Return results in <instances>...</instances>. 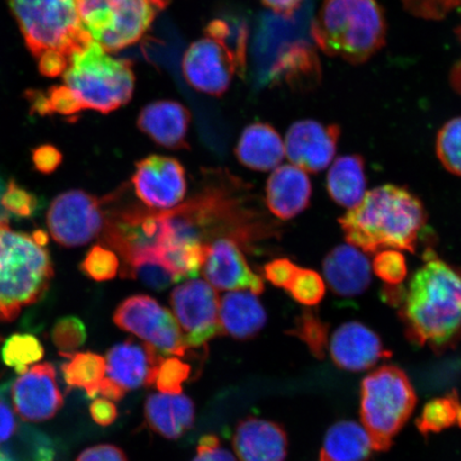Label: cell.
<instances>
[{
    "instance_id": "6da1fadb",
    "label": "cell",
    "mask_w": 461,
    "mask_h": 461,
    "mask_svg": "<svg viewBox=\"0 0 461 461\" xmlns=\"http://www.w3.org/2000/svg\"><path fill=\"white\" fill-rule=\"evenodd\" d=\"M424 259L409 282L399 315L409 341L442 354L461 339V268L430 248Z\"/></svg>"
},
{
    "instance_id": "7a4b0ae2",
    "label": "cell",
    "mask_w": 461,
    "mask_h": 461,
    "mask_svg": "<svg viewBox=\"0 0 461 461\" xmlns=\"http://www.w3.org/2000/svg\"><path fill=\"white\" fill-rule=\"evenodd\" d=\"M62 75L63 84L36 102L38 112L73 115L86 109L109 113L126 105L134 94L131 62L113 58L95 41L74 51Z\"/></svg>"
},
{
    "instance_id": "3957f363",
    "label": "cell",
    "mask_w": 461,
    "mask_h": 461,
    "mask_svg": "<svg viewBox=\"0 0 461 461\" xmlns=\"http://www.w3.org/2000/svg\"><path fill=\"white\" fill-rule=\"evenodd\" d=\"M339 223L346 241L363 253L384 249L416 253L428 212L411 190L388 184L367 192Z\"/></svg>"
},
{
    "instance_id": "277c9868",
    "label": "cell",
    "mask_w": 461,
    "mask_h": 461,
    "mask_svg": "<svg viewBox=\"0 0 461 461\" xmlns=\"http://www.w3.org/2000/svg\"><path fill=\"white\" fill-rule=\"evenodd\" d=\"M26 43L45 77L66 71L74 51L92 41L80 22L78 0H9Z\"/></svg>"
},
{
    "instance_id": "5b68a950",
    "label": "cell",
    "mask_w": 461,
    "mask_h": 461,
    "mask_svg": "<svg viewBox=\"0 0 461 461\" xmlns=\"http://www.w3.org/2000/svg\"><path fill=\"white\" fill-rule=\"evenodd\" d=\"M311 34L326 55L361 65L384 48L387 22L377 0H324Z\"/></svg>"
},
{
    "instance_id": "8992f818",
    "label": "cell",
    "mask_w": 461,
    "mask_h": 461,
    "mask_svg": "<svg viewBox=\"0 0 461 461\" xmlns=\"http://www.w3.org/2000/svg\"><path fill=\"white\" fill-rule=\"evenodd\" d=\"M53 274L45 247L0 218V321H14L23 308L38 302Z\"/></svg>"
},
{
    "instance_id": "52a82bcc",
    "label": "cell",
    "mask_w": 461,
    "mask_h": 461,
    "mask_svg": "<svg viewBox=\"0 0 461 461\" xmlns=\"http://www.w3.org/2000/svg\"><path fill=\"white\" fill-rule=\"evenodd\" d=\"M247 32L234 31L228 22L214 20L205 36L189 46L182 68L187 83L202 94L221 96L235 74L245 70Z\"/></svg>"
},
{
    "instance_id": "ba28073f",
    "label": "cell",
    "mask_w": 461,
    "mask_h": 461,
    "mask_svg": "<svg viewBox=\"0 0 461 461\" xmlns=\"http://www.w3.org/2000/svg\"><path fill=\"white\" fill-rule=\"evenodd\" d=\"M417 401L407 374L395 366H380L362 380L360 416L374 451H388Z\"/></svg>"
},
{
    "instance_id": "9c48e42d",
    "label": "cell",
    "mask_w": 461,
    "mask_h": 461,
    "mask_svg": "<svg viewBox=\"0 0 461 461\" xmlns=\"http://www.w3.org/2000/svg\"><path fill=\"white\" fill-rule=\"evenodd\" d=\"M166 5L163 0H78L84 31L108 53L140 41Z\"/></svg>"
},
{
    "instance_id": "30bf717a",
    "label": "cell",
    "mask_w": 461,
    "mask_h": 461,
    "mask_svg": "<svg viewBox=\"0 0 461 461\" xmlns=\"http://www.w3.org/2000/svg\"><path fill=\"white\" fill-rule=\"evenodd\" d=\"M121 330L134 334L161 356L184 357L188 348L175 315L154 298L135 295L121 303L113 314Z\"/></svg>"
},
{
    "instance_id": "8fae6325",
    "label": "cell",
    "mask_w": 461,
    "mask_h": 461,
    "mask_svg": "<svg viewBox=\"0 0 461 461\" xmlns=\"http://www.w3.org/2000/svg\"><path fill=\"white\" fill-rule=\"evenodd\" d=\"M106 201L78 189L58 195L46 218L51 238L67 248L89 244L105 226L103 207Z\"/></svg>"
},
{
    "instance_id": "7c38bea8",
    "label": "cell",
    "mask_w": 461,
    "mask_h": 461,
    "mask_svg": "<svg viewBox=\"0 0 461 461\" xmlns=\"http://www.w3.org/2000/svg\"><path fill=\"white\" fill-rule=\"evenodd\" d=\"M170 304L188 349L204 348L223 334L219 319L221 299L209 282L194 279L176 286Z\"/></svg>"
},
{
    "instance_id": "4fadbf2b",
    "label": "cell",
    "mask_w": 461,
    "mask_h": 461,
    "mask_svg": "<svg viewBox=\"0 0 461 461\" xmlns=\"http://www.w3.org/2000/svg\"><path fill=\"white\" fill-rule=\"evenodd\" d=\"M102 234L104 243L128 262L140 253L163 249L168 240V226L164 211L131 207L106 216Z\"/></svg>"
},
{
    "instance_id": "5bb4252c",
    "label": "cell",
    "mask_w": 461,
    "mask_h": 461,
    "mask_svg": "<svg viewBox=\"0 0 461 461\" xmlns=\"http://www.w3.org/2000/svg\"><path fill=\"white\" fill-rule=\"evenodd\" d=\"M131 183L137 197L152 210L175 209L186 197L185 169L173 158L149 155L138 161Z\"/></svg>"
},
{
    "instance_id": "9a60e30c",
    "label": "cell",
    "mask_w": 461,
    "mask_h": 461,
    "mask_svg": "<svg viewBox=\"0 0 461 461\" xmlns=\"http://www.w3.org/2000/svg\"><path fill=\"white\" fill-rule=\"evenodd\" d=\"M55 366H33L8 384V395L15 413L26 422H44L54 418L63 406Z\"/></svg>"
},
{
    "instance_id": "2e32d148",
    "label": "cell",
    "mask_w": 461,
    "mask_h": 461,
    "mask_svg": "<svg viewBox=\"0 0 461 461\" xmlns=\"http://www.w3.org/2000/svg\"><path fill=\"white\" fill-rule=\"evenodd\" d=\"M341 130L337 124L303 120L292 124L285 135V157L304 172L319 173L332 163Z\"/></svg>"
},
{
    "instance_id": "e0dca14e",
    "label": "cell",
    "mask_w": 461,
    "mask_h": 461,
    "mask_svg": "<svg viewBox=\"0 0 461 461\" xmlns=\"http://www.w3.org/2000/svg\"><path fill=\"white\" fill-rule=\"evenodd\" d=\"M202 273L216 290L248 291L255 295L264 292L263 279L252 272L233 240L218 239L206 246Z\"/></svg>"
},
{
    "instance_id": "ac0fdd59",
    "label": "cell",
    "mask_w": 461,
    "mask_h": 461,
    "mask_svg": "<svg viewBox=\"0 0 461 461\" xmlns=\"http://www.w3.org/2000/svg\"><path fill=\"white\" fill-rule=\"evenodd\" d=\"M164 356L146 343L134 339L115 344L106 355V377L125 393L141 387H151Z\"/></svg>"
},
{
    "instance_id": "d6986e66",
    "label": "cell",
    "mask_w": 461,
    "mask_h": 461,
    "mask_svg": "<svg viewBox=\"0 0 461 461\" xmlns=\"http://www.w3.org/2000/svg\"><path fill=\"white\" fill-rule=\"evenodd\" d=\"M330 351L334 365L350 372L366 371L392 356L378 334L359 321L339 326L331 338Z\"/></svg>"
},
{
    "instance_id": "ffe728a7",
    "label": "cell",
    "mask_w": 461,
    "mask_h": 461,
    "mask_svg": "<svg viewBox=\"0 0 461 461\" xmlns=\"http://www.w3.org/2000/svg\"><path fill=\"white\" fill-rule=\"evenodd\" d=\"M8 395V384L0 385V449L17 461H54L56 451L48 436L22 424Z\"/></svg>"
},
{
    "instance_id": "44dd1931",
    "label": "cell",
    "mask_w": 461,
    "mask_h": 461,
    "mask_svg": "<svg viewBox=\"0 0 461 461\" xmlns=\"http://www.w3.org/2000/svg\"><path fill=\"white\" fill-rule=\"evenodd\" d=\"M192 115L183 104L157 101L148 104L138 115L137 125L158 146L169 149H188L187 134Z\"/></svg>"
},
{
    "instance_id": "7402d4cb",
    "label": "cell",
    "mask_w": 461,
    "mask_h": 461,
    "mask_svg": "<svg viewBox=\"0 0 461 461\" xmlns=\"http://www.w3.org/2000/svg\"><path fill=\"white\" fill-rule=\"evenodd\" d=\"M287 435L281 425L258 418L241 420L233 437L240 461H285Z\"/></svg>"
},
{
    "instance_id": "603a6c76",
    "label": "cell",
    "mask_w": 461,
    "mask_h": 461,
    "mask_svg": "<svg viewBox=\"0 0 461 461\" xmlns=\"http://www.w3.org/2000/svg\"><path fill=\"white\" fill-rule=\"evenodd\" d=\"M322 270L328 285L338 296L361 295L371 285L370 261L358 248L349 244L338 246L328 253Z\"/></svg>"
},
{
    "instance_id": "cb8c5ba5",
    "label": "cell",
    "mask_w": 461,
    "mask_h": 461,
    "mask_svg": "<svg viewBox=\"0 0 461 461\" xmlns=\"http://www.w3.org/2000/svg\"><path fill=\"white\" fill-rule=\"evenodd\" d=\"M312 185L307 172L294 165L276 167L267 184V204L272 214L290 221L307 209Z\"/></svg>"
},
{
    "instance_id": "d4e9b609",
    "label": "cell",
    "mask_w": 461,
    "mask_h": 461,
    "mask_svg": "<svg viewBox=\"0 0 461 461\" xmlns=\"http://www.w3.org/2000/svg\"><path fill=\"white\" fill-rule=\"evenodd\" d=\"M147 424L157 434L175 440L193 429L195 420L194 403L184 394L159 393L149 395L144 405Z\"/></svg>"
},
{
    "instance_id": "484cf974",
    "label": "cell",
    "mask_w": 461,
    "mask_h": 461,
    "mask_svg": "<svg viewBox=\"0 0 461 461\" xmlns=\"http://www.w3.org/2000/svg\"><path fill=\"white\" fill-rule=\"evenodd\" d=\"M219 319L223 334H229L239 341H247L263 330L267 314L258 295L250 292L234 291L222 297Z\"/></svg>"
},
{
    "instance_id": "4316f807",
    "label": "cell",
    "mask_w": 461,
    "mask_h": 461,
    "mask_svg": "<svg viewBox=\"0 0 461 461\" xmlns=\"http://www.w3.org/2000/svg\"><path fill=\"white\" fill-rule=\"evenodd\" d=\"M235 155L248 169L261 172L274 170L285 157V142L272 125L252 123L241 132Z\"/></svg>"
},
{
    "instance_id": "83f0119b",
    "label": "cell",
    "mask_w": 461,
    "mask_h": 461,
    "mask_svg": "<svg viewBox=\"0 0 461 461\" xmlns=\"http://www.w3.org/2000/svg\"><path fill=\"white\" fill-rule=\"evenodd\" d=\"M327 190L339 206L353 209L366 194V161L361 155H345L333 161Z\"/></svg>"
},
{
    "instance_id": "f1b7e54d",
    "label": "cell",
    "mask_w": 461,
    "mask_h": 461,
    "mask_svg": "<svg viewBox=\"0 0 461 461\" xmlns=\"http://www.w3.org/2000/svg\"><path fill=\"white\" fill-rule=\"evenodd\" d=\"M374 451L370 435L353 420H341L327 431L321 461H366Z\"/></svg>"
},
{
    "instance_id": "f546056e",
    "label": "cell",
    "mask_w": 461,
    "mask_h": 461,
    "mask_svg": "<svg viewBox=\"0 0 461 461\" xmlns=\"http://www.w3.org/2000/svg\"><path fill=\"white\" fill-rule=\"evenodd\" d=\"M66 358L68 360L61 366L66 384L70 388L85 390L86 395L95 399L106 377L105 358L91 351L74 353Z\"/></svg>"
},
{
    "instance_id": "4dcf8cb0",
    "label": "cell",
    "mask_w": 461,
    "mask_h": 461,
    "mask_svg": "<svg viewBox=\"0 0 461 461\" xmlns=\"http://www.w3.org/2000/svg\"><path fill=\"white\" fill-rule=\"evenodd\" d=\"M124 274L151 290L161 292L182 282L160 251L140 253L124 262Z\"/></svg>"
},
{
    "instance_id": "1f68e13d",
    "label": "cell",
    "mask_w": 461,
    "mask_h": 461,
    "mask_svg": "<svg viewBox=\"0 0 461 461\" xmlns=\"http://www.w3.org/2000/svg\"><path fill=\"white\" fill-rule=\"evenodd\" d=\"M459 406L456 390L426 403L417 420V428L420 434L429 436L452 428L456 423Z\"/></svg>"
},
{
    "instance_id": "d6a6232c",
    "label": "cell",
    "mask_w": 461,
    "mask_h": 461,
    "mask_svg": "<svg viewBox=\"0 0 461 461\" xmlns=\"http://www.w3.org/2000/svg\"><path fill=\"white\" fill-rule=\"evenodd\" d=\"M44 357V348L39 339L29 333H14L3 345L2 359L5 366L14 368L23 375L28 366L39 362Z\"/></svg>"
},
{
    "instance_id": "836d02e7",
    "label": "cell",
    "mask_w": 461,
    "mask_h": 461,
    "mask_svg": "<svg viewBox=\"0 0 461 461\" xmlns=\"http://www.w3.org/2000/svg\"><path fill=\"white\" fill-rule=\"evenodd\" d=\"M293 337L301 339L307 345L310 353L317 359H324L330 342V325L321 319L319 314L312 310H304L295 321V324L290 331Z\"/></svg>"
},
{
    "instance_id": "e575fe53",
    "label": "cell",
    "mask_w": 461,
    "mask_h": 461,
    "mask_svg": "<svg viewBox=\"0 0 461 461\" xmlns=\"http://www.w3.org/2000/svg\"><path fill=\"white\" fill-rule=\"evenodd\" d=\"M437 157L452 175L461 177V117L449 120L438 132Z\"/></svg>"
},
{
    "instance_id": "d590c367",
    "label": "cell",
    "mask_w": 461,
    "mask_h": 461,
    "mask_svg": "<svg viewBox=\"0 0 461 461\" xmlns=\"http://www.w3.org/2000/svg\"><path fill=\"white\" fill-rule=\"evenodd\" d=\"M286 291L294 301L304 307H315L325 297L326 285L319 273L312 269L299 268Z\"/></svg>"
},
{
    "instance_id": "8d00e7d4",
    "label": "cell",
    "mask_w": 461,
    "mask_h": 461,
    "mask_svg": "<svg viewBox=\"0 0 461 461\" xmlns=\"http://www.w3.org/2000/svg\"><path fill=\"white\" fill-rule=\"evenodd\" d=\"M86 339V325L77 316L61 317L51 330V341L63 357L77 353Z\"/></svg>"
},
{
    "instance_id": "74e56055",
    "label": "cell",
    "mask_w": 461,
    "mask_h": 461,
    "mask_svg": "<svg viewBox=\"0 0 461 461\" xmlns=\"http://www.w3.org/2000/svg\"><path fill=\"white\" fill-rule=\"evenodd\" d=\"M119 267L120 261L115 252L101 245L92 247L80 264V270L96 282L114 279Z\"/></svg>"
},
{
    "instance_id": "f35d334b",
    "label": "cell",
    "mask_w": 461,
    "mask_h": 461,
    "mask_svg": "<svg viewBox=\"0 0 461 461\" xmlns=\"http://www.w3.org/2000/svg\"><path fill=\"white\" fill-rule=\"evenodd\" d=\"M372 269L379 279L389 285H402L408 274L406 258L396 249L377 252L373 259Z\"/></svg>"
},
{
    "instance_id": "ab89813d",
    "label": "cell",
    "mask_w": 461,
    "mask_h": 461,
    "mask_svg": "<svg viewBox=\"0 0 461 461\" xmlns=\"http://www.w3.org/2000/svg\"><path fill=\"white\" fill-rule=\"evenodd\" d=\"M190 366L176 357L161 360L154 384L161 393L181 394L183 384L189 377Z\"/></svg>"
},
{
    "instance_id": "60d3db41",
    "label": "cell",
    "mask_w": 461,
    "mask_h": 461,
    "mask_svg": "<svg viewBox=\"0 0 461 461\" xmlns=\"http://www.w3.org/2000/svg\"><path fill=\"white\" fill-rule=\"evenodd\" d=\"M0 205L9 214L28 218L36 212L38 202L32 194L16 185L14 181H11L8 187L4 190L2 198H0Z\"/></svg>"
},
{
    "instance_id": "b9f144b4",
    "label": "cell",
    "mask_w": 461,
    "mask_h": 461,
    "mask_svg": "<svg viewBox=\"0 0 461 461\" xmlns=\"http://www.w3.org/2000/svg\"><path fill=\"white\" fill-rule=\"evenodd\" d=\"M403 7L414 16L441 20L461 4V0H402Z\"/></svg>"
},
{
    "instance_id": "7bdbcfd3",
    "label": "cell",
    "mask_w": 461,
    "mask_h": 461,
    "mask_svg": "<svg viewBox=\"0 0 461 461\" xmlns=\"http://www.w3.org/2000/svg\"><path fill=\"white\" fill-rule=\"evenodd\" d=\"M298 267L290 258H275L273 261L265 264L264 276L270 284L276 287L286 288L290 286L294 276H296Z\"/></svg>"
},
{
    "instance_id": "ee69618b",
    "label": "cell",
    "mask_w": 461,
    "mask_h": 461,
    "mask_svg": "<svg viewBox=\"0 0 461 461\" xmlns=\"http://www.w3.org/2000/svg\"><path fill=\"white\" fill-rule=\"evenodd\" d=\"M193 461H236L233 454L221 446L217 436L207 435L201 438L197 455Z\"/></svg>"
},
{
    "instance_id": "f6af8a7d",
    "label": "cell",
    "mask_w": 461,
    "mask_h": 461,
    "mask_svg": "<svg viewBox=\"0 0 461 461\" xmlns=\"http://www.w3.org/2000/svg\"><path fill=\"white\" fill-rule=\"evenodd\" d=\"M32 160L38 171L50 175L60 166L62 154L53 146H42L34 149Z\"/></svg>"
},
{
    "instance_id": "bcb514c9",
    "label": "cell",
    "mask_w": 461,
    "mask_h": 461,
    "mask_svg": "<svg viewBox=\"0 0 461 461\" xmlns=\"http://www.w3.org/2000/svg\"><path fill=\"white\" fill-rule=\"evenodd\" d=\"M89 411L91 418L94 419L96 424L103 426V428L111 426L118 418V409L115 407L114 402L105 399V397L104 399L95 397L94 402H91Z\"/></svg>"
},
{
    "instance_id": "7dc6e473",
    "label": "cell",
    "mask_w": 461,
    "mask_h": 461,
    "mask_svg": "<svg viewBox=\"0 0 461 461\" xmlns=\"http://www.w3.org/2000/svg\"><path fill=\"white\" fill-rule=\"evenodd\" d=\"M77 461H129L122 449L112 445H100L85 449Z\"/></svg>"
},
{
    "instance_id": "c3c4849f",
    "label": "cell",
    "mask_w": 461,
    "mask_h": 461,
    "mask_svg": "<svg viewBox=\"0 0 461 461\" xmlns=\"http://www.w3.org/2000/svg\"><path fill=\"white\" fill-rule=\"evenodd\" d=\"M258 2L275 14L288 17L301 8L304 0H258Z\"/></svg>"
},
{
    "instance_id": "681fc988",
    "label": "cell",
    "mask_w": 461,
    "mask_h": 461,
    "mask_svg": "<svg viewBox=\"0 0 461 461\" xmlns=\"http://www.w3.org/2000/svg\"><path fill=\"white\" fill-rule=\"evenodd\" d=\"M451 82L453 88L461 95V61L453 68Z\"/></svg>"
},
{
    "instance_id": "f907efd6",
    "label": "cell",
    "mask_w": 461,
    "mask_h": 461,
    "mask_svg": "<svg viewBox=\"0 0 461 461\" xmlns=\"http://www.w3.org/2000/svg\"><path fill=\"white\" fill-rule=\"evenodd\" d=\"M0 461H17L14 456H11L7 452L0 449Z\"/></svg>"
},
{
    "instance_id": "816d5d0a",
    "label": "cell",
    "mask_w": 461,
    "mask_h": 461,
    "mask_svg": "<svg viewBox=\"0 0 461 461\" xmlns=\"http://www.w3.org/2000/svg\"><path fill=\"white\" fill-rule=\"evenodd\" d=\"M4 190H5V188H4L3 183H2V181H0V198H2ZM5 212L4 211L2 205H0V218H7V217H5Z\"/></svg>"
},
{
    "instance_id": "f5cc1de1",
    "label": "cell",
    "mask_w": 461,
    "mask_h": 461,
    "mask_svg": "<svg viewBox=\"0 0 461 461\" xmlns=\"http://www.w3.org/2000/svg\"><path fill=\"white\" fill-rule=\"evenodd\" d=\"M456 423L459 425V428H461V403H460V406H459V409H458Z\"/></svg>"
},
{
    "instance_id": "db71d44e",
    "label": "cell",
    "mask_w": 461,
    "mask_h": 461,
    "mask_svg": "<svg viewBox=\"0 0 461 461\" xmlns=\"http://www.w3.org/2000/svg\"><path fill=\"white\" fill-rule=\"evenodd\" d=\"M163 2L166 4V5H168L170 0H163Z\"/></svg>"
},
{
    "instance_id": "11a10c76",
    "label": "cell",
    "mask_w": 461,
    "mask_h": 461,
    "mask_svg": "<svg viewBox=\"0 0 461 461\" xmlns=\"http://www.w3.org/2000/svg\"><path fill=\"white\" fill-rule=\"evenodd\" d=\"M459 36H460V38H461V28H460V31H459Z\"/></svg>"
}]
</instances>
